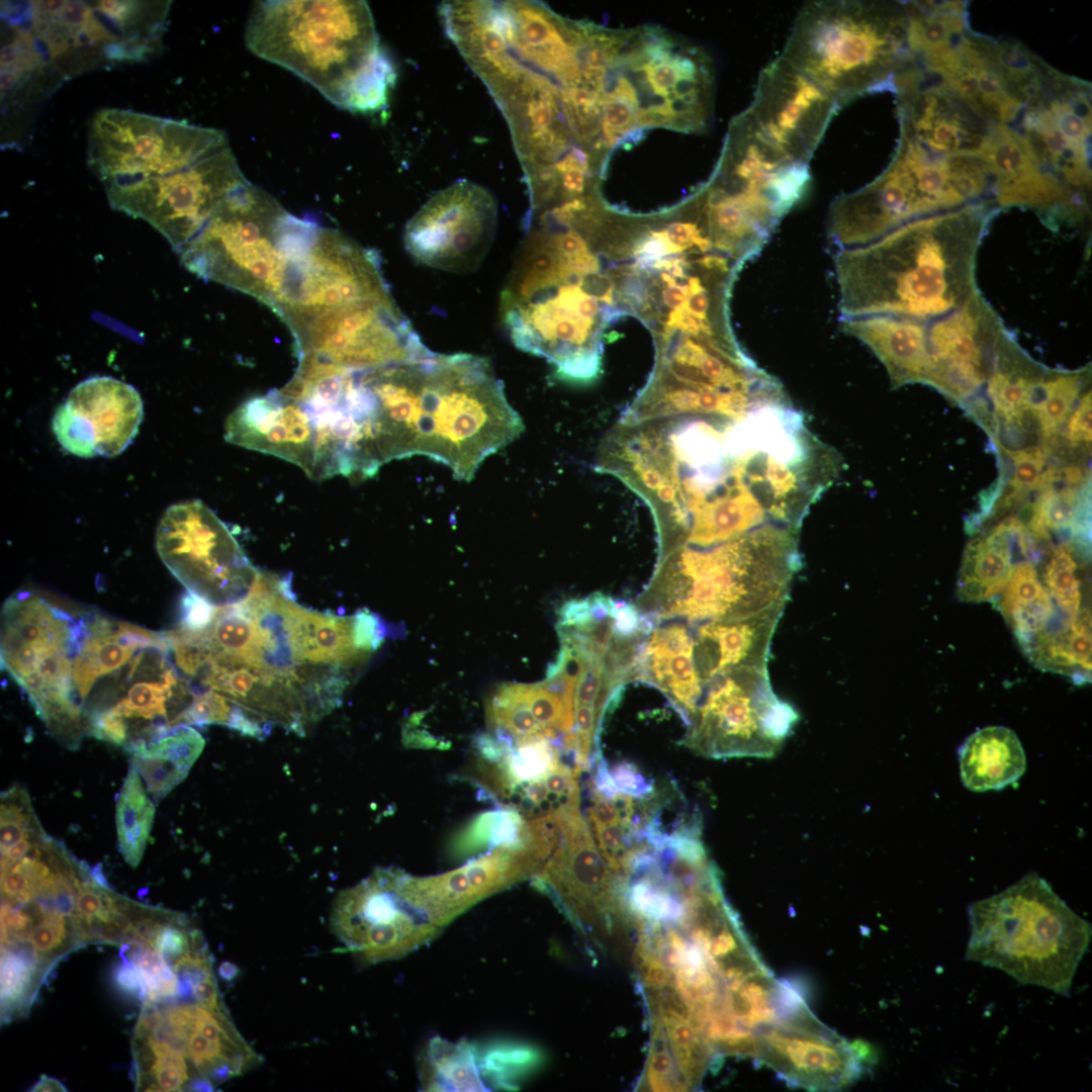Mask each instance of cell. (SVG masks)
I'll return each instance as SVG.
<instances>
[{
	"instance_id": "1",
	"label": "cell",
	"mask_w": 1092,
	"mask_h": 1092,
	"mask_svg": "<svg viewBox=\"0 0 1092 1092\" xmlns=\"http://www.w3.org/2000/svg\"><path fill=\"white\" fill-rule=\"evenodd\" d=\"M1000 208L992 200L907 222L863 246L838 250L841 317L895 315L930 321L977 292L976 263Z\"/></svg>"
},
{
	"instance_id": "2",
	"label": "cell",
	"mask_w": 1092,
	"mask_h": 1092,
	"mask_svg": "<svg viewBox=\"0 0 1092 1092\" xmlns=\"http://www.w3.org/2000/svg\"><path fill=\"white\" fill-rule=\"evenodd\" d=\"M388 405L402 457L427 456L459 480L524 430L489 362L471 354L429 351L400 363Z\"/></svg>"
},
{
	"instance_id": "3",
	"label": "cell",
	"mask_w": 1092,
	"mask_h": 1092,
	"mask_svg": "<svg viewBox=\"0 0 1092 1092\" xmlns=\"http://www.w3.org/2000/svg\"><path fill=\"white\" fill-rule=\"evenodd\" d=\"M630 926L638 931L635 960L646 998L686 1012L707 1036L724 1034L744 988L766 968L735 912L678 896Z\"/></svg>"
},
{
	"instance_id": "4",
	"label": "cell",
	"mask_w": 1092,
	"mask_h": 1092,
	"mask_svg": "<svg viewBox=\"0 0 1092 1092\" xmlns=\"http://www.w3.org/2000/svg\"><path fill=\"white\" fill-rule=\"evenodd\" d=\"M797 529L765 523L708 546L658 559L635 607L654 623L734 620L786 603L800 565Z\"/></svg>"
},
{
	"instance_id": "5",
	"label": "cell",
	"mask_w": 1092,
	"mask_h": 1092,
	"mask_svg": "<svg viewBox=\"0 0 1092 1092\" xmlns=\"http://www.w3.org/2000/svg\"><path fill=\"white\" fill-rule=\"evenodd\" d=\"M966 959L997 968L1022 985L1069 996L1091 924L1036 873L968 905Z\"/></svg>"
},
{
	"instance_id": "6",
	"label": "cell",
	"mask_w": 1092,
	"mask_h": 1092,
	"mask_svg": "<svg viewBox=\"0 0 1092 1092\" xmlns=\"http://www.w3.org/2000/svg\"><path fill=\"white\" fill-rule=\"evenodd\" d=\"M840 106L891 90L912 59L903 4L810 1L798 12L782 55Z\"/></svg>"
},
{
	"instance_id": "7",
	"label": "cell",
	"mask_w": 1092,
	"mask_h": 1092,
	"mask_svg": "<svg viewBox=\"0 0 1092 1092\" xmlns=\"http://www.w3.org/2000/svg\"><path fill=\"white\" fill-rule=\"evenodd\" d=\"M245 40L258 58L292 72L340 108L381 51L365 1H259Z\"/></svg>"
},
{
	"instance_id": "8",
	"label": "cell",
	"mask_w": 1092,
	"mask_h": 1092,
	"mask_svg": "<svg viewBox=\"0 0 1092 1092\" xmlns=\"http://www.w3.org/2000/svg\"><path fill=\"white\" fill-rule=\"evenodd\" d=\"M991 195V176L980 157L934 154L900 132L887 169L832 202L827 232L837 250L863 246L912 220Z\"/></svg>"
},
{
	"instance_id": "9",
	"label": "cell",
	"mask_w": 1092,
	"mask_h": 1092,
	"mask_svg": "<svg viewBox=\"0 0 1092 1092\" xmlns=\"http://www.w3.org/2000/svg\"><path fill=\"white\" fill-rule=\"evenodd\" d=\"M314 224L289 213L268 192L248 182L221 202L178 255L198 277L270 307L287 263Z\"/></svg>"
},
{
	"instance_id": "10",
	"label": "cell",
	"mask_w": 1092,
	"mask_h": 1092,
	"mask_svg": "<svg viewBox=\"0 0 1092 1092\" xmlns=\"http://www.w3.org/2000/svg\"><path fill=\"white\" fill-rule=\"evenodd\" d=\"M83 613H71L32 592L6 600L1 617V665L25 691L52 733L76 746L86 732L72 666Z\"/></svg>"
},
{
	"instance_id": "11",
	"label": "cell",
	"mask_w": 1092,
	"mask_h": 1092,
	"mask_svg": "<svg viewBox=\"0 0 1092 1092\" xmlns=\"http://www.w3.org/2000/svg\"><path fill=\"white\" fill-rule=\"evenodd\" d=\"M229 147L218 128L102 108L88 126L86 160L105 187L178 172Z\"/></svg>"
},
{
	"instance_id": "12",
	"label": "cell",
	"mask_w": 1092,
	"mask_h": 1092,
	"mask_svg": "<svg viewBox=\"0 0 1092 1092\" xmlns=\"http://www.w3.org/2000/svg\"><path fill=\"white\" fill-rule=\"evenodd\" d=\"M797 720L774 694L766 665H742L703 688L680 743L711 758L770 757Z\"/></svg>"
},
{
	"instance_id": "13",
	"label": "cell",
	"mask_w": 1092,
	"mask_h": 1092,
	"mask_svg": "<svg viewBox=\"0 0 1092 1092\" xmlns=\"http://www.w3.org/2000/svg\"><path fill=\"white\" fill-rule=\"evenodd\" d=\"M93 690L83 718L103 713L119 722L126 730L125 747L130 753L184 725V714L198 695L178 670L163 632Z\"/></svg>"
},
{
	"instance_id": "14",
	"label": "cell",
	"mask_w": 1092,
	"mask_h": 1092,
	"mask_svg": "<svg viewBox=\"0 0 1092 1092\" xmlns=\"http://www.w3.org/2000/svg\"><path fill=\"white\" fill-rule=\"evenodd\" d=\"M248 182L229 147L181 171L104 188L113 209L147 221L179 254Z\"/></svg>"
},
{
	"instance_id": "15",
	"label": "cell",
	"mask_w": 1092,
	"mask_h": 1092,
	"mask_svg": "<svg viewBox=\"0 0 1092 1092\" xmlns=\"http://www.w3.org/2000/svg\"><path fill=\"white\" fill-rule=\"evenodd\" d=\"M287 327L298 359L350 371L388 366L430 351L391 296L342 305Z\"/></svg>"
},
{
	"instance_id": "16",
	"label": "cell",
	"mask_w": 1092,
	"mask_h": 1092,
	"mask_svg": "<svg viewBox=\"0 0 1092 1092\" xmlns=\"http://www.w3.org/2000/svg\"><path fill=\"white\" fill-rule=\"evenodd\" d=\"M156 547L187 592L214 606L245 599L259 572L226 525L200 500L166 510L158 525Z\"/></svg>"
},
{
	"instance_id": "17",
	"label": "cell",
	"mask_w": 1092,
	"mask_h": 1092,
	"mask_svg": "<svg viewBox=\"0 0 1092 1092\" xmlns=\"http://www.w3.org/2000/svg\"><path fill=\"white\" fill-rule=\"evenodd\" d=\"M377 256L317 226L289 260L270 306L287 324L349 303L389 297Z\"/></svg>"
},
{
	"instance_id": "18",
	"label": "cell",
	"mask_w": 1092,
	"mask_h": 1092,
	"mask_svg": "<svg viewBox=\"0 0 1092 1092\" xmlns=\"http://www.w3.org/2000/svg\"><path fill=\"white\" fill-rule=\"evenodd\" d=\"M546 820L548 853L532 880L581 927H621L616 874L600 852L580 804L568 805Z\"/></svg>"
},
{
	"instance_id": "19",
	"label": "cell",
	"mask_w": 1092,
	"mask_h": 1092,
	"mask_svg": "<svg viewBox=\"0 0 1092 1092\" xmlns=\"http://www.w3.org/2000/svg\"><path fill=\"white\" fill-rule=\"evenodd\" d=\"M400 873L395 868L376 869L338 894L333 904L332 931L363 964L400 959L441 931L403 897Z\"/></svg>"
},
{
	"instance_id": "20",
	"label": "cell",
	"mask_w": 1092,
	"mask_h": 1092,
	"mask_svg": "<svg viewBox=\"0 0 1092 1092\" xmlns=\"http://www.w3.org/2000/svg\"><path fill=\"white\" fill-rule=\"evenodd\" d=\"M496 203L483 187L457 181L436 193L411 218L404 246L429 267L465 272L487 253L496 226Z\"/></svg>"
},
{
	"instance_id": "21",
	"label": "cell",
	"mask_w": 1092,
	"mask_h": 1092,
	"mask_svg": "<svg viewBox=\"0 0 1092 1092\" xmlns=\"http://www.w3.org/2000/svg\"><path fill=\"white\" fill-rule=\"evenodd\" d=\"M753 1058L789 1085L810 1091H834L859 1078V1049L829 1029L808 1006L757 1032Z\"/></svg>"
},
{
	"instance_id": "22",
	"label": "cell",
	"mask_w": 1092,
	"mask_h": 1092,
	"mask_svg": "<svg viewBox=\"0 0 1092 1092\" xmlns=\"http://www.w3.org/2000/svg\"><path fill=\"white\" fill-rule=\"evenodd\" d=\"M840 107L829 92L779 56L761 70L745 111L771 143L809 164Z\"/></svg>"
},
{
	"instance_id": "23",
	"label": "cell",
	"mask_w": 1092,
	"mask_h": 1092,
	"mask_svg": "<svg viewBox=\"0 0 1092 1092\" xmlns=\"http://www.w3.org/2000/svg\"><path fill=\"white\" fill-rule=\"evenodd\" d=\"M1007 333L1000 315L980 290L963 306L927 321V384L956 396L981 391Z\"/></svg>"
},
{
	"instance_id": "24",
	"label": "cell",
	"mask_w": 1092,
	"mask_h": 1092,
	"mask_svg": "<svg viewBox=\"0 0 1092 1092\" xmlns=\"http://www.w3.org/2000/svg\"><path fill=\"white\" fill-rule=\"evenodd\" d=\"M540 858L533 841L499 845L443 874L416 877L401 871L399 888L410 904L442 929L481 900L532 879Z\"/></svg>"
},
{
	"instance_id": "25",
	"label": "cell",
	"mask_w": 1092,
	"mask_h": 1092,
	"mask_svg": "<svg viewBox=\"0 0 1092 1092\" xmlns=\"http://www.w3.org/2000/svg\"><path fill=\"white\" fill-rule=\"evenodd\" d=\"M144 405L139 391L110 376L78 383L53 417V432L68 452L84 458L114 457L139 432Z\"/></svg>"
},
{
	"instance_id": "26",
	"label": "cell",
	"mask_w": 1092,
	"mask_h": 1092,
	"mask_svg": "<svg viewBox=\"0 0 1092 1092\" xmlns=\"http://www.w3.org/2000/svg\"><path fill=\"white\" fill-rule=\"evenodd\" d=\"M901 132L944 156L980 154L994 123L981 117L941 80L916 64L895 78Z\"/></svg>"
},
{
	"instance_id": "27",
	"label": "cell",
	"mask_w": 1092,
	"mask_h": 1092,
	"mask_svg": "<svg viewBox=\"0 0 1092 1092\" xmlns=\"http://www.w3.org/2000/svg\"><path fill=\"white\" fill-rule=\"evenodd\" d=\"M711 179L783 218L803 197L811 175L809 164L793 159L771 143L744 111L731 123Z\"/></svg>"
},
{
	"instance_id": "28",
	"label": "cell",
	"mask_w": 1092,
	"mask_h": 1092,
	"mask_svg": "<svg viewBox=\"0 0 1092 1092\" xmlns=\"http://www.w3.org/2000/svg\"><path fill=\"white\" fill-rule=\"evenodd\" d=\"M980 158L992 177L993 200L999 208L1033 209L1054 228L1087 215V199L1050 174L1018 130L994 124Z\"/></svg>"
},
{
	"instance_id": "29",
	"label": "cell",
	"mask_w": 1092,
	"mask_h": 1092,
	"mask_svg": "<svg viewBox=\"0 0 1092 1092\" xmlns=\"http://www.w3.org/2000/svg\"><path fill=\"white\" fill-rule=\"evenodd\" d=\"M224 438L292 462L314 479L331 477L322 438L308 412L280 389L239 405L226 419Z\"/></svg>"
},
{
	"instance_id": "30",
	"label": "cell",
	"mask_w": 1092,
	"mask_h": 1092,
	"mask_svg": "<svg viewBox=\"0 0 1092 1092\" xmlns=\"http://www.w3.org/2000/svg\"><path fill=\"white\" fill-rule=\"evenodd\" d=\"M784 606L785 603L778 604L742 619L689 622L692 663L701 695L703 688L717 675L742 665H766L770 640Z\"/></svg>"
},
{
	"instance_id": "31",
	"label": "cell",
	"mask_w": 1092,
	"mask_h": 1092,
	"mask_svg": "<svg viewBox=\"0 0 1092 1092\" xmlns=\"http://www.w3.org/2000/svg\"><path fill=\"white\" fill-rule=\"evenodd\" d=\"M671 621L655 623L646 635L635 679L657 688L688 724L701 697L692 663V632L689 622Z\"/></svg>"
},
{
	"instance_id": "32",
	"label": "cell",
	"mask_w": 1092,
	"mask_h": 1092,
	"mask_svg": "<svg viewBox=\"0 0 1092 1092\" xmlns=\"http://www.w3.org/2000/svg\"><path fill=\"white\" fill-rule=\"evenodd\" d=\"M840 323L845 334L860 340L879 357L894 386L927 384L930 373L927 321L877 314L841 317Z\"/></svg>"
},
{
	"instance_id": "33",
	"label": "cell",
	"mask_w": 1092,
	"mask_h": 1092,
	"mask_svg": "<svg viewBox=\"0 0 1092 1092\" xmlns=\"http://www.w3.org/2000/svg\"><path fill=\"white\" fill-rule=\"evenodd\" d=\"M1029 532L1022 522L1010 518L967 547L958 580V597L966 603L995 601L1005 587L1015 565L1014 547L1026 560L1034 551Z\"/></svg>"
},
{
	"instance_id": "34",
	"label": "cell",
	"mask_w": 1092,
	"mask_h": 1092,
	"mask_svg": "<svg viewBox=\"0 0 1092 1092\" xmlns=\"http://www.w3.org/2000/svg\"><path fill=\"white\" fill-rule=\"evenodd\" d=\"M960 776L974 792L1002 790L1026 769V756L1016 733L1005 726H987L972 733L959 748Z\"/></svg>"
},
{
	"instance_id": "35",
	"label": "cell",
	"mask_w": 1092,
	"mask_h": 1092,
	"mask_svg": "<svg viewBox=\"0 0 1092 1092\" xmlns=\"http://www.w3.org/2000/svg\"><path fill=\"white\" fill-rule=\"evenodd\" d=\"M286 617L291 651L300 664L346 667L368 655L354 647L351 617L308 610L294 599L288 603Z\"/></svg>"
},
{
	"instance_id": "36",
	"label": "cell",
	"mask_w": 1092,
	"mask_h": 1092,
	"mask_svg": "<svg viewBox=\"0 0 1092 1092\" xmlns=\"http://www.w3.org/2000/svg\"><path fill=\"white\" fill-rule=\"evenodd\" d=\"M995 606L1013 629L1021 646L1050 630L1057 608L1042 584L1034 563H1016L1010 577L995 600Z\"/></svg>"
},
{
	"instance_id": "37",
	"label": "cell",
	"mask_w": 1092,
	"mask_h": 1092,
	"mask_svg": "<svg viewBox=\"0 0 1092 1092\" xmlns=\"http://www.w3.org/2000/svg\"><path fill=\"white\" fill-rule=\"evenodd\" d=\"M1091 616L1082 610L1075 618L1066 619L1056 631L1048 630L1022 647L1038 667L1062 672L1079 682L1090 679L1091 671Z\"/></svg>"
},
{
	"instance_id": "38",
	"label": "cell",
	"mask_w": 1092,
	"mask_h": 1092,
	"mask_svg": "<svg viewBox=\"0 0 1092 1092\" xmlns=\"http://www.w3.org/2000/svg\"><path fill=\"white\" fill-rule=\"evenodd\" d=\"M131 1050L135 1090L182 1091L193 1082L188 1059L164 1037L133 1035Z\"/></svg>"
},
{
	"instance_id": "39",
	"label": "cell",
	"mask_w": 1092,
	"mask_h": 1092,
	"mask_svg": "<svg viewBox=\"0 0 1092 1092\" xmlns=\"http://www.w3.org/2000/svg\"><path fill=\"white\" fill-rule=\"evenodd\" d=\"M474 1046L465 1041L450 1042L435 1038L421 1060V1081L427 1090L481 1091L480 1059Z\"/></svg>"
},
{
	"instance_id": "40",
	"label": "cell",
	"mask_w": 1092,
	"mask_h": 1092,
	"mask_svg": "<svg viewBox=\"0 0 1092 1092\" xmlns=\"http://www.w3.org/2000/svg\"><path fill=\"white\" fill-rule=\"evenodd\" d=\"M155 817V805L148 797L140 774L129 765L116 802L118 848L125 861L138 867L147 846Z\"/></svg>"
},
{
	"instance_id": "41",
	"label": "cell",
	"mask_w": 1092,
	"mask_h": 1092,
	"mask_svg": "<svg viewBox=\"0 0 1092 1092\" xmlns=\"http://www.w3.org/2000/svg\"><path fill=\"white\" fill-rule=\"evenodd\" d=\"M120 956L139 970L144 1000L179 1002L180 979L173 967L152 945L138 941L124 943Z\"/></svg>"
},
{
	"instance_id": "42",
	"label": "cell",
	"mask_w": 1092,
	"mask_h": 1092,
	"mask_svg": "<svg viewBox=\"0 0 1092 1092\" xmlns=\"http://www.w3.org/2000/svg\"><path fill=\"white\" fill-rule=\"evenodd\" d=\"M1088 378L1087 370H1048L1045 397L1036 412L1043 437H1049L1066 422L1079 400Z\"/></svg>"
},
{
	"instance_id": "43",
	"label": "cell",
	"mask_w": 1092,
	"mask_h": 1092,
	"mask_svg": "<svg viewBox=\"0 0 1092 1092\" xmlns=\"http://www.w3.org/2000/svg\"><path fill=\"white\" fill-rule=\"evenodd\" d=\"M1078 569L1072 547L1062 544L1053 550L1042 573V584L1056 608L1066 616V619L1075 618L1082 611Z\"/></svg>"
},
{
	"instance_id": "44",
	"label": "cell",
	"mask_w": 1092,
	"mask_h": 1092,
	"mask_svg": "<svg viewBox=\"0 0 1092 1092\" xmlns=\"http://www.w3.org/2000/svg\"><path fill=\"white\" fill-rule=\"evenodd\" d=\"M40 987L31 966L19 954L1 949V1015L10 1021L25 1015Z\"/></svg>"
},
{
	"instance_id": "45",
	"label": "cell",
	"mask_w": 1092,
	"mask_h": 1092,
	"mask_svg": "<svg viewBox=\"0 0 1092 1092\" xmlns=\"http://www.w3.org/2000/svg\"><path fill=\"white\" fill-rule=\"evenodd\" d=\"M1081 507L1079 492L1074 487L1052 485L1042 488L1031 509L1029 533L1046 538L1049 530L1078 529Z\"/></svg>"
},
{
	"instance_id": "46",
	"label": "cell",
	"mask_w": 1092,
	"mask_h": 1092,
	"mask_svg": "<svg viewBox=\"0 0 1092 1092\" xmlns=\"http://www.w3.org/2000/svg\"><path fill=\"white\" fill-rule=\"evenodd\" d=\"M395 70L381 50L374 62L351 86L342 108L353 112H375L386 106L395 82Z\"/></svg>"
},
{
	"instance_id": "47",
	"label": "cell",
	"mask_w": 1092,
	"mask_h": 1092,
	"mask_svg": "<svg viewBox=\"0 0 1092 1092\" xmlns=\"http://www.w3.org/2000/svg\"><path fill=\"white\" fill-rule=\"evenodd\" d=\"M26 791L12 787L1 796V852L24 837H44Z\"/></svg>"
},
{
	"instance_id": "48",
	"label": "cell",
	"mask_w": 1092,
	"mask_h": 1092,
	"mask_svg": "<svg viewBox=\"0 0 1092 1092\" xmlns=\"http://www.w3.org/2000/svg\"><path fill=\"white\" fill-rule=\"evenodd\" d=\"M204 744L203 737L196 729L189 725H182L158 742L131 754L160 756L189 772L203 750Z\"/></svg>"
},
{
	"instance_id": "49",
	"label": "cell",
	"mask_w": 1092,
	"mask_h": 1092,
	"mask_svg": "<svg viewBox=\"0 0 1092 1092\" xmlns=\"http://www.w3.org/2000/svg\"><path fill=\"white\" fill-rule=\"evenodd\" d=\"M130 764L142 776L156 802L168 795L188 775L172 761L160 756L132 754Z\"/></svg>"
},
{
	"instance_id": "50",
	"label": "cell",
	"mask_w": 1092,
	"mask_h": 1092,
	"mask_svg": "<svg viewBox=\"0 0 1092 1092\" xmlns=\"http://www.w3.org/2000/svg\"><path fill=\"white\" fill-rule=\"evenodd\" d=\"M1013 465V477L1010 485L1013 489L1011 498L1037 487L1045 463L1044 453L1037 447L1008 452ZM1008 497L1007 499L1009 500Z\"/></svg>"
},
{
	"instance_id": "51",
	"label": "cell",
	"mask_w": 1092,
	"mask_h": 1092,
	"mask_svg": "<svg viewBox=\"0 0 1092 1092\" xmlns=\"http://www.w3.org/2000/svg\"><path fill=\"white\" fill-rule=\"evenodd\" d=\"M351 618L354 647L366 654L376 650L387 635L383 620L368 609L358 610Z\"/></svg>"
},
{
	"instance_id": "52",
	"label": "cell",
	"mask_w": 1092,
	"mask_h": 1092,
	"mask_svg": "<svg viewBox=\"0 0 1092 1092\" xmlns=\"http://www.w3.org/2000/svg\"><path fill=\"white\" fill-rule=\"evenodd\" d=\"M1091 391L1082 395L1077 405L1069 416L1067 438L1072 444L1090 443L1092 438L1091 427Z\"/></svg>"
},
{
	"instance_id": "53",
	"label": "cell",
	"mask_w": 1092,
	"mask_h": 1092,
	"mask_svg": "<svg viewBox=\"0 0 1092 1092\" xmlns=\"http://www.w3.org/2000/svg\"><path fill=\"white\" fill-rule=\"evenodd\" d=\"M113 980L119 991L127 994H140L143 996V980L139 970L126 959L117 965L113 972Z\"/></svg>"
},
{
	"instance_id": "54",
	"label": "cell",
	"mask_w": 1092,
	"mask_h": 1092,
	"mask_svg": "<svg viewBox=\"0 0 1092 1092\" xmlns=\"http://www.w3.org/2000/svg\"><path fill=\"white\" fill-rule=\"evenodd\" d=\"M30 1091H42V1092H65L66 1087L56 1078L41 1075L39 1080L32 1086Z\"/></svg>"
},
{
	"instance_id": "55",
	"label": "cell",
	"mask_w": 1092,
	"mask_h": 1092,
	"mask_svg": "<svg viewBox=\"0 0 1092 1092\" xmlns=\"http://www.w3.org/2000/svg\"><path fill=\"white\" fill-rule=\"evenodd\" d=\"M91 877L99 886L109 889L108 882L102 872L101 863H97L91 869Z\"/></svg>"
}]
</instances>
